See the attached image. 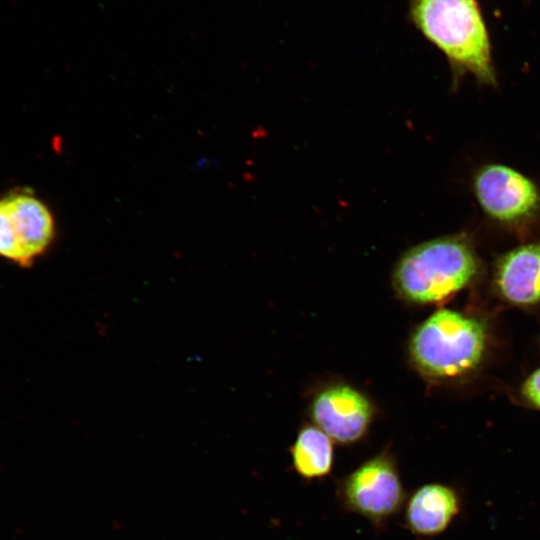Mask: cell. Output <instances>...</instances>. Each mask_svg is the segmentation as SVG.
Returning a JSON list of instances; mask_svg holds the SVG:
<instances>
[{"instance_id":"4","label":"cell","mask_w":540,"mask_h":540,"mask_svg":"<svg viewBox=\"0 0 540 540\" xmlns=\"http://www.w3.org/2000/svg\"><path fill=\"white\" fill-rule=\"evenodd\" d=\"M396 458L383 450L336 480L335 496L342 510L385 530L408 497Z\"/></svg>"},{"instance_id":"1","label":"cell","mask_w":540,"mask_h":540,"mask_svg":"<svg viewBox=\"0 0 540 540\" xmlns=\"http://www.w3.org/2000/svg\"><path fill=\"white\" fill-rule=\"evenodd\" d=\"M410 15L454 70L496 84L489 32L475 0H411Z\"/></svg>"},{"instance_id":"5","label":"cell","mask_w":540,"mask_h":540,"mask_svg":"<svg viewBox=\"0 0 540 540\" xmlns=\"http://www.w3.org/2000/svg\"><path fill=\"white\" fill-rule=\"evenodd\" d=\"M55 221L39 198L15 193L0 200V256L30 265L52 243Z\"/></svg>"},{"instance_id":"6","label":"cell","mask_w":540,"mask_h":540,"mask_svg":"<svg viewBox=\"0 0 540 540\" xmlns=\"http://www.w3.org/2000/svg\"><path fill=\"white\" fill-rule=\"evenodd\" d=\"M474 190L482 209L502 222L522 220L536 211L540 203L535 184L501 164L482 167L475 176Z\"/></svg>"},{"instance_id":"2","label":"cell","mask_w":540,"mask_h":540,"mask_svg":"<svg viewBox=\"0 0 540 540\" xmlns=\"http://www.w3.org/2000/svg\"><path fill=\"white\" fill-rule=\"evenodd\" d=\"M478 263L467 239L460 235L418 244L399 259L393 281L403 298L431 303L447 298L476 275Z\"/></svg>"},{"instance_id":"7","label":"cell","mask_w":540,"mask_h":540,"mask_svg":"<svg viewBox=\"0 0 540 540\" xmlns=\"http://www.w3.org/2000/svg\"><path fill=\"white\" fill-rule=\"evenodd\" d=\"M372 416L369 400L345 385L322 390L311 406V417L315 425L341 445L360 441L368 431Z\"/></svg>"},{"instance_id":"8","label":"cell","mask_w":540,"mask_h":540,"mask_svg":"<svg viewBox=\"0 0 540 540\" xmlns=\"http://www.w3.org/2000/svg\"><path fill=\"white\" fill-rule=\"evenodd\" d=\"M462 500L452 485L430 482L408 494L403 507V527L420 539L444 533L460 514Z\"/></svg>"},{"instance_id":"11","label":"cell","mask_w":540,"mask_h":540,"mask_svg":"<svg viewBox=\"0 0 540 540\" xmlns=\"http://www.w3.org/2000/svg\"><path fill=\"white\" fill-rule=\"evenodd\" d=\"M522 393L533 406L540 409V369L528 377L523 385Z\"/></svg>"},{"instance_id":"3","label":"cell","mask_w":540,"mask_h":540,"mask_svg":"<svg viewBox=\"0 0 540 540\" xmlns=\"http://www.w3.org/2000/svg\"><path fill=\"white\" fill-rule=\"evenodd\" d=\"M486 346L485 326L478 319L442 309L414 332L410 354L419 371L430 378H453L472 371Z\"/></svg>"},{"instance_id":"10","label":"cell","mask_w":540,"mask_h":540,"mask_svg":"<svg viewBox=\"0 0 540 540\" xmlns=\"http://www.w3.org/2000/svg\"><path fill=\"white\" fill-rule=\"evenodd\" d=\"M291 466L306 482L330 477L334 468L332 439L317 426H305L298 432L290 447Z\"/></svg>"},{"instance_id":"9","label":"cell","mask_w":540,"mask_h":540,"mask_svg":"<svg viewBox=\"0 0 540 540\" xmlns=\"http://www.w3.org/2000/svg\"><path fill=\"white\" fill-rule=\"evenodd\" d=\"M496 284L508 301L531 305L540 301V243L519 246L499 261Z\"/></svg>"}]
</instances>
